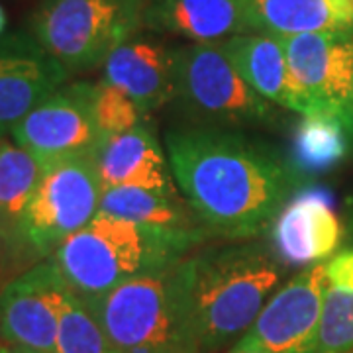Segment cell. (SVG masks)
<instances>
[{
    "label": "cell",
    "instance_id": "6da1fadb",
    "mask_svg": "<svg viewBox=\"0 0 353 353\" xmlns=\"http://www.w3.org/2000/svg\"><path fill=\"white\" fill-rule=\"evenodd\" d=\"M176 189L210 234L253 240L271 230L306 176L273 148L220 128L165 134Z\"/></svg>",
    "mask_w": 353,
    "mask_h": 353
},
{
    "label": "cell",
    "instance_id": "7a4b0ae2",
    "mask_svg": "<svg viewBox=\"0 0 353 353\" xmlns=\"http://www.w3.org/2000/svg\"><path fill=\"white\" fill-rule=\"evenodd\" d=\"M208 234L206 228L152 226L99 212L51 257L71 292L88 304L128 281L183 261Z\"/></svg>",
    "mask_w": 353,
    "mask_h": 353
},
{
    "label": "cell",
    "instance_id": "3957f363",
    "mask_svg": "<svg viewBox=\"0 0 353 353\" xmlns=\"http://www.w3.org/2000/svg\"><path fill=\"white\" fill-rule=\"evenodd\" d=\"M196 353H210L252 328L287 265L271 241L243 240L187 257Z\"/></svg>",
    "mask_w": 353,
    "mask_h": 353
},
{
    "label": "cell",
    "instance_id": "277c9868",
    "mask_svg": "<svg viewBox=\"0 0 353 353\" xmlns=\"http://www.w3.org/2000/svg\"><path fill=\"white\" fill-rule=\"evenodd\" d=\"M116 353H196L187 257L85 304Z\"/></svg>",
    "mask_w": 353,
    "mask_h": 353
},
{
    "label": "cell",
    "instance_id": "5b68a950",
    "mask_svg": "<svg viewBox=\"0 0 353 353\" xmlns=\"http://www.w3.org/2000/svg\"><path fill=\"white\" fill-rule=\"evenodd\" d=\"M145 0H41L30 34L69 75L87 73L136 36Z\"/></svg>",
    "mask_w": 353,
    "mask_h": 353
},
{
    "label": "cell",
    "instance_id": "8992f818",
    "mask_svg": "<svg viewBox=\"0 0 353 353\" xmlns=\"http://www.w3.org/2000/svg\"><path fill=\"white\" fill-rule=\"evenodd\" d=\"M102 181L94 157L46 165L20 230L22 271L51 257L99 214Z\"/></svg>",
    "mask_w": 353,
    "mask_h": 353
},
{
    "label": "cell",
    "instance_id": "52a82bcc",
    "mask_svg": "<svg viewBox=\"0 0 353 353\" xmlns=\"http://www.w3.org/2000/svg\"><path fill=\"white\" fill-rule=\"evenodd\" d=\"M176 99L192 116L220 122L273 120V102L253 90L230 63L220 43H192L175 50Z\"/></svg>",
    "mask_w": 353,
    "mask_h": 353
},
{
    "label": "cell",
    "instance_id": "ba28073f",
    "mask_svg": "<svg viewBox=\"0 0 353 353\" xmlns=\"http://www.w3.org/2000/svg\"><path fill=\"white\" fill-rule=\"evenodd\" d=\"M289 63L294 112L353 122V32L279 36Z\"/></svg>",
    "mask_w": 353,
    "mask_h": 353
},
{
    "label": "cell",
    "instance_id": "9c48e42d",
    "mask_svg": "<svg viewBox=\"0 0 353 353\" xmlns=\"http://www.w3.org/2000/svg\"><path fill=\"white\" fill-rule=\"evenodd\" d=\"M39 163L97 157L106 141L94 114V83H65L10 132Z\"/></svg>",
    "mask_w": 353,
    "mask_h": 353
},
{
    "label": "cell",
    "instance_id": "30bf717a",
    "mask_svg": "<svg viewBox=\"0 0 353 353\" xmlns=\"http://www.w3.org/2000/svg\"><path fill=\"white\" fill-rule=\"evenodd\" d=\"M326 263L306 267L267 301L232 353H318Z\"/></svg>",
    "mask_w": 353,
    "mask_h": 353
},
{
    "label": "cell",
    "instance_id": "8fae6325",
    "mask_svg": "<svg viewBox=\"0 0 353 353\" xmlns=\"http://www.w3.org/2000/svg\"><path fill=\"white\" fill-rule=\"evenodd\" d=\"M67 283L53 257L0 285V341L8 347L57 353Z\"/></svg>",
    "mask_w": 353,
    "mask_h": 353
},
{
    "label": "cell",
    "instance_id": "7c38bea8",
    "mask_svg": "<svg viewBox=\"0 0 353 353\" xmlns=\"http://www.w3.org/2000/svg\"><path fill=\"white\" fill-rule=\"evenodd\" d=\"M69 71L30 32L0 36V139L61 88Z\"/></svg>",
    "mask_w": 353,
    "mask_h": 353
},
{
    "label": "cell",
    "instance_id": "4fadbf2b",
    "mask_svg": "<svg viewBox=\"0 0 353 353\" xmlns=\"http://www.w3.org/2000/svg\"><path fill=\"white\" fill-rule=\"evenodd\" d=\"M334 196L324 187L296 190L271 228V245L287 267H312L334 255L341 243Z\"/></svg>",
    "mask_w": 353,
    "mask_h": 353
},
{
    "label": "cell",
    "instance_id": "5bb4252c",
    "mask_svg": "<svg viewBox=\"0 0 353 353\" xmlns=\"http://www.w3.org/2000/svg\"><path fill=\"white\" fill-rule=\"evenodd\" d=\"M150 114L176 97L175 50L148 38H132L110 53L104 77Z\"/></svg>",
    "mask_w": 353,
    "mask_h": 353
},
{
    "label": "cell",
    "instance_id": "9a60e30c",
    "mask_svg": "<svg viewBox=\"0 0 353 353\" xmlns=\"http://www.w3.org/2000/svg\"><path fill=\"white\" fill-rule=\"evenodd\" d=\"M104 187H141L176 194L169 159L148 124L116 134L104 141L94 157Z\"/></svg>",
    "mask_w": 353,
    "mask_h": 353
},
{
    "label": "cell",
    "instance_id": "2e32d148",
    "mask_svg": "<svg viewBox=\"0 0 353 353\" xmlns=\"http://www.w3.org/2000/svg\"><path fill=\"white\" fill-rule=\"evenodd\" d=\"M43 165L10 136L0 139V279L22 273L20 230Z\"/></svg>",
    "mask_w": 353,
    "mask_h": 353
},
{
    "label": "cell",
    "instance_id": "e0dca14e",
    "mask_svg": "<svg viewBox=\"0 0 353 353\" xmlns=\"http://www.w3.org/2000/svg\"><path fill=\"white\" fill-rule=\"evenodd\" d=\"M143 26L194 43H220L252 32L236 0H148Z\"/></svg>",
    "mask_w": 353,
    "mask_h": 353
},
{
    "label": "cell",
    "instance_id": "ac0fdd59",
    "mask_svg": "<svg viewBox=\"0 0 353 353\" xmlns=\"http://www.w3.org/2000/svg\"><path fill=\"white\" fill-rule=\"evenodd\" d=\"M253 32H353V0H236Z\"/></svg>",
    "mask_w": 353,
    "mask_h": 353
},
{
    "label": "cell",
    "instance_id": "d6986e66",
    "mask_svg": "<svg viewBox=\"0 0 353 353\" xmlns=\"http://www.w3.org/2000/svg\"><path fill=\"white\" fill-rule=\"evenodd\" d=\"M220 48L259 97L283 108H294L289 63L279 36L248 32L220 41Z\"/></svg>",
    "mask_w": 353,
    "mask_h": 353
},
{
    "label": "cell",
    "instance_id": "ffe728a7",
    "mask_svg": "<svg viewBox=\"0 0 353 353\" xmlns=\"http://www.w3.org/2000/svg\"><path fill=\"white\" fill-rule=\"evenodd\" d=\"M352 128V120L334 114L303 116L292 132L289 161L304 176L328 173L350 152Z\"/></svg>",
    "mask_w": 353,
    "mask_h": 353
},
{
    "label": "cell",
    "instance_id": "44dd1931",
    "mask_svg": "<svg viewBox=\"0 0 353 353\" xmlns=\"http://www.w3.org/2000/svg\"><path fill=\"white\" fill-rule=\"evenodd\" d=\"M99 212L152 226L201 228L196 214L179 194H163L141 187H104Z\"/></svg>",
    "mask_w": 353,
    "mask_h": 353
},
{
    "label": "cell",
    "instance_id": "7402d4cb",
    "mask_svg": "<svg viewBox=\"0 0 353 353\" xmlns=\"http://www.w3.org/2000/svg\"><path fill=\"white\" fill-rule=\"evenodd\" d=\"M318 353H353V252L326 263Z\"/></svg>",
    "mask_w": 353,
    "mask_h": 353
},
{
    "label": "cell",
    "instance_id": "603a6c76",
    "mask_svg": "<svg viewBox=\"0 0 353 353\" xmlns=\"http://www.w3.org/2000/svg\"><path fill=\"white\" fill-rule=\"evenodd\" d=\"M57 353H116L97 318L71 289L67 290L61 304Z\"/></svg>",
    "mask_w": 353,
    "mask_h": 353
},
{
    "label": "cell",
    "instance_id": "cb8c5ba5",
    "mask_svg": "<svg viewBox=\"0 0 353 353\" xmlns=\"http://www.w3.org/2000/svg\"><path fill=\"white\" fill-rule=\"evenodd\" d=\"M94 114L106 138L143 124V110L136 102L104 79L94 83Z\"/></svg>",
    "mask_w": 353,
    "mask_h": 353
},
{
    "label": "cell",
    "instance_id": "d4e9b609",
    "mask_svg": "<svg viewBox=\"0 0 353 353\" xmlns=\"http://www.w3.org/2000/svg\"><path fill=\"white\" fill-rule=\"evenodd\" d=\"M6 24H8V18H6L4 8L0 6V36H4V34H6Z\"/></svg>",
    "mask_w": 353,
    "mask_h": 353
},
{
    "label": "cell",
    "instance_id": "484cf974",
    "mask_svg": "<svg viewBox=\"0 0 353 353\" xmlns=\"http://www.w3.org/2000/svg\"><path fill=\"white\" fill-rule=\"evenodd\" d=\"M10 353H39V352H30V350H20V347H10Z\"/></svg>",
    "mask_w": 353,
    "mask_h": 353
},
{
    "label": "cell",
    "instance_id": "4316f807",
    "mask_svg": "<svg viewBox=\"0 0 353 353\" xmlns=\"http://www.w3.org/2000/svg\"><path fill=\"white\" fill-rule=\"evenodd\" d=\"M0 353H10V347L6 343H2V341H0Z\"/></svg>",
    "mask_w": 353,
    "mask_h": 353
}]
</instances>
